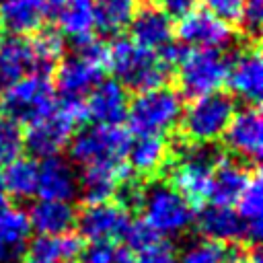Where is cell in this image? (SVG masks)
<instances>
[{
    "label": "cell",
    "mask_w": 263,
    "mask_h": 263,
    "mask_svg": "<svg viewBox=\"0 0 263 263\" xmlns=\"http://www.w3.org/2000/svg\"><path fill=\"white\" fill-rule=\"evenodd\" d=\"M109 45L92 33L72 39V53L62 55L53 68L58 97L84 99L105 76Z\"/></svg>",
    "instance_id": "1"
},
{
    "label": "cell",
    "mask_w": 263,
    "mask_h": 263,
    "mask_svg": "<svg viewBox=\"0 0 263 263\" xmlns=\"http://www.w3.org/2000/svg\"><path fill=\"white\" fill-rule=\"evenodd\" d=\"M107 68L113 72L115 80L134 92H142L164 84L168 76L166 64L156 51L138 45L132 39L117 37L107 49Z\"/></svg>",
    "instance_id": "2"
},
{
    "label": "cell",
    "mask_w": 263,
    "mask_h": 263,
    "mask_svg": "<svg viewBox=\"0 0 263 263\" xmlns=\"http://www.w3.org/2000/svg\"><path fill=\"white\" fill-rule=\"evenodd\" d=\"M183 97L171 86H154L136 97L127 105L125 121L129 132L138 136H166L179 125L183 113Z\"/></svg>",
    "instance_id": "3"
},
{
    "label": "cell",
    "mask_w": 263,
    "mask_h": 263,
    "mask_svg": "<svg viewBox=\"0 0 263 263\" xmlns=\"http://www.w3.org/2000/svg\"><path fill=\"white\" fill-rule=\"evenodd\" d=\"M222 156L224 154L212 144H187L175 160L168 175L171 185L193 210H199L208 201L212 173Z\"/></svg>",
    "instance_id": "4"
},
{
    "label": "cell",
    "mask_w": 263,
    "mask_h": 263,
    "mask_svg": "<svg viewBox=\"0 0 263 263\" xmlns=\"http://www.w3.org/2000/svg\"><path fill=\"white\" fill-rule=\"evenodd\" d=\"M234 113V99L222 90L191 99L179 119L181 136L187 144H214L222 138Z\"/></svg>",
    "instance_id": "5"
},
{
    "label": "cell",
    "mask_w": 263,
    "mask_h": 263,
    "mask_svg": "<svg viewBox=\"0 0 263 263\" xmlns=\"http://www.w3.org/2000/svg\"><path fill=\"white\" fill-rule=\"evenodd\" d=\"M58 92L49 76L27 74L10 84L2 92V115L16 121L18 125H29L55 109Z\"/></svg>",
    "instance_id": "6"
},
{
    "label": "cell",
    "mask_w": 263,
    "mask_h": 263,
    "mask_svg": "<svg viewBox=\"0 0 263 263\" xmlns=\"http://www.w3.org/2000/svg\"><path fill=\"white\" fill-rule=\"evenodd\" d=\"M228 62L224 49H187L177 66V92L191 101L220 90L226 84Z\"/></svg>",
    "instance_id": "7"
},
{
    "label": "cell",
    "mask_w": 263,
    "mask_h": 263,
    "mask_svg": "<svg viewBox=\"0 0 263 263\" xmlns=\"http://www.w3.org/2000/svg\"><path fill=\"white\" fill-rule=\"evenodd\" d=\"M129 132L121 125L92 123L70 138V158L82 166L125 160L129 148Z\"/></svg>",
    "instance_id": "8"
},
{
    "label": "cell",
    "mask_w": 263,
    "mask_h": 263,
    "mask_svg": "<svg viewBox=\"0 0 263 263\" xmlns=\"http://www.w3.org/2000/svg\"><path fill=\"white\" fill-rule=\"evenodd\" d=\"M144 220L158 234H177L193 220V208L171 183H152L144 195Z\"/></svg>",
    "instance_id": "9"
},
{
    "label": "cell",
    "mask_w": 263,
    "mask_h": 263,
    "mask_svg": "<svg viewBox=\"0 0 263 263\" xmlns=\"http://www.w3.org/2000/svg\"><path fill=\"white\" fill-rule=\"evenodd\" d=\"M226 84L230 92L245 101L247 105L259 107L263 95V64H261V49L259 39H249L242 43L228 62Z\"/></svg>",
    "instance_id": "10"
},
{
    "label": "cell",
    "mask_w": 263,
    "mask_h": 263,
    "mask_svg": "<svg viewBox=\"0 0 263 263\" xmlns=\"http://www.w3.org/2000/svg\"><path fill=\"white\" fill-rule=\"evenodd\" d=\"M173 37H177V41L185 47L226 49L234 39V29L210 10L195 8L179 18L177 27H173Z\"/></svg>",
    "instance_id": "11"
},
{
    "label": "cell",
    "mask_w": 263,
    "mask_h": 263,
    "mask_svg": "<svg viewBox=\"0 0 263 263\" xmlns=\"http://www.w3.org/2000/svg\"><path fill=\"white\" fill-rule=\"evenodd\" d=\"M76 125L78 123L72 117H68L55 103V109L49 115L27 125V132L23 134V146L35 158L55 156L70 144Z\"/></svg>",
    "instance_id": "12"
},
{
    "label": "cell",
    "mask_w": 263,
    "mask_h": 263,
    "mask_svg": "<svg viewBox=\"0 0 263 263\" xmlns=\"http://www.w3.org/2000/svg\"><path fill=\"white\" fill-rule=\"evenodd\" d=\"M224 146L242 160L257 162L263 150V119L259 107L247 105L240 111H234L224 134Z\"/></svg>",
    "instance_id": "13"
},
{
    "label": "cell",
    "mask_w": 263,
    "mask_h": 263,
    "mask_svg": "<svg viewBox=\"0 0 263 263\" xmlns=\"http://www.w3.org/2000/svg\"><path fill=\"white\" fill-rule=\"evenodd\" d=\"M129 214L115 201L86 203L80 214H76L78 234L90 242H111L121 238Z\"/></svg>",
    "instance_id": "14"
},
{
    "label": "cell",
    "mask_w": 263,
    "mask_h": 263,
    "mask_svg": "<svg viewBox=\"0 0 263 263\" xmlns=\"http://www.w3.org/2000/svg\"><path fill=\"white\" fill-rule=\"evenodd\" d=\"M129 97L127 90L113 78V80H101L86 97V119L101 123V125H121L125 121Z\"/></svg>",
    "instance_id": "15"
},
{
    "label": "cell",
    "mask_w": 263,
    "mask_h": 263,
    "mask_svg": "<svg viewBox=\"0 0 263 263\" xmlns=\"http://www.w3.org/2000/svg\"><path fill=\"white\" fill-rule=\"evenodd\" d=\"M78 191V177L72 164L64 158L47 156L37 164V187L35 195L39 199L51 201H70Z\"/></svg>",
    "instance_id": "16"
},
{
    "label": "cell",
    "mask_w": 263,
    "mask_h": 263,
    "mask_svg": "<svg viewBox=\"0 0 263 263\" xmlns=\"http://www.w3.org/2000/svg\"><path fill=\"white\" fill-rule=\"evenodd\" d=\"M129 175H132V168L125 160L84 166V173L80 175V181H78L84 203L111 201L121 181H125Z\"/></svg>",
    "instance_id": "17"
},
{
    "label": "cell",
    "mask_w": 263,
    "mask_h": 263,
    "mask_svg": "<svg viewBox=\"0 0 263 263\" xmlns=\"http://www.w3.org/2000/svg\"><path fill=\"white\" fill-rule=\"evenodd\" d=\"M255 171H251L247 164L222 156L212 173V185H210V197L214 205H224V208H234L240 193L249 185L251 177Z\"/></svg>",
    "instance_id": "18"
},
{
    "label": "cell",
    "mask_w": 263,
    "mask_h": 263,
    "mask_svg": "<svg viewBox=\"0 0 263 263\" xmlns=\"http://www.w3.org/2000/svg\"><path fill=\"white\" fill-rule=\"evenodd\" d=\"M31 224L16 205H0V263H18L29 247Z\"/></svg>",
    "instance_id": "19"
},
{
    "label": "cell",
    "mask_w": 263,
    "mask_h": 263,
    "mask_svg": "<svg viewBox=\"0 0 263 263\" xmlns=\"http://www.w3.org/2000/svg\"><path fill=\"white\" fill-rule=\"evenodd\" d=\"M45 8V18L58 25L62 35L72 39L84 37L95 29L92 0H41Z\"/></svg>",
    "instance_id": "20"
},
{
    "label": "cell",
    "mask_w": 263,
    "mask_h": 263,
    "mask_svg": "<svg viewBox=\"0 0 263 263\" xmlns=\"http://www.w3.org/2000/svg\"><path fill=\"white\" fill-rule=\"evenodd\" d=\"M127 27L132 33V41L152 51L173 41V18H168L152 4H138Z\"/></svg>",
    "instance_id": "21"
},
{
    "label": "cell",
    "mask_w": 263,
    "mask_h": 263,
    "mask_svg": "<svg viewBox=\"0 0 263 263\" xmlns=\"http://www.w3.org/2000/svg\"><path fill=\"white\" fill-rule=\"evenodd\" d=\"M247 222L234 208L224 205H201L197 210V230L208 240L218 242H245Z\"/></svg>",
    "instance_id": "22"
},
{
    "label": "cell",
    "mask_w": 263,
    "mask_h": 263,
    "mask_svg": "<svg viewBox=\"0 0 263 263\" xmlns=\"http://www.w3.org/2000/svg\"><path fill=\"white\" fill-rule=\"evenodd\" d=\"M171 156L173 154L164 136H138L134 142H129L125 162L129 164L132 173L152 177L166 166Z\"/></svg>",
    "instance_id": "23"
},
{
    "label": "cell",
    "mask_w": 263,
    "mask_h": 263,
    "mask_svg": "<svg viewBox=\"0 0 263 263\" xmlns=\"http://www.w3.org/2000/svg\"><path fill=\"white\" fill-rule=\"evenodd\" d=\"M33 72H35V62H33V49L29 39L18 35H10L8 39H2L0 41V95L18 78Z\"/></svg>",
    "instance_id": "24"
},
{
    "label": "cell",
    "mask_w": 263,
    "mask_h": 263,
    "mask_svg": "<svg viewBox=\"0 0 263 263\" xmlns=\"http://www.w3.org/2000/svg\"><path fill=\"white\" fill-rule=\"evenodd\" d=\"M29 216L31 230L45 234V236H58L64 232H70L76 224V212L70 205V201H51V199H39Z\"/></svg>",
    "instance_id": "25"
},
{
    "label": "cell",
    "mask_w": 263,
    "mask_h": 263,
    "mask_svg": "<svg viewBox=\"0 0 263 263\" xmlns=\"http://www.w3.org/2000/svg\"><path fill=\"white\" fill-rule=\"evenodd\" d=\"M140 0H92L95 29L101 35L117 37L127 29Z\"/></svg>",
    "instance_id": "26"
},
{
    "label": "cell",
    "mask_w": 263,
    "mask_h": 263,
    "mask_svg": "<svg viewBox=\"0 0 263 263\" xmlns=\"http://www.w3.org/2000/svg\"><path fill=\"white\" fill-rule=\"evenodd\" d=\"M33 35L35 37L29 39L31 49H33V62H35V72L33 74L51 76L55 64L60 62V58L64 55V49H66L64 35L55 27H47V29L41 27Z\"/></svg>",
    "instance_id": "27"
},
{
    "label": "cell",
    "mask_w": 263,
    "mask_h": 263,
    "mask_svg": "<svg viewBox=\"0 0 263 263\" xmlns=\"http://www.w3.org/2000/svg\"><path fill=\"white\" fill-rule=\"evenodd\" d=\"M37 164L39 162H35V158H29V156H16L8 164H4L2 181H4V189L10 197L27 199V197L35 195Z\"/></svg>",
    "instance_id": "28"
},
{
    "label": "cell",
    "mask_w": 263,
    "mask_h": 263,
    "mask_svg": "<svg viewBox=\"0 0 263 263\" xmlns=\"http://www.w3.org/2000/svg\"><path fill=\"white\" fill-rule=\"evenodd\" d=\"M245 251L240 242H218V240H201L189 247L181 263H238Z\"/></svg>",
    "instance_id": "29"
},
{
    "label": "cell",
    "mask_w": 263,
    "mask_h": 263,
    "mask_svg": "<svg viewBox=\"0 0 263 263\" xmlns=\"http://www.w3.org/2000/svg\"><path fill=\"white\" fill-rule=\"evenodd\" d=\"M234 208H236L238 216L245 222H261V214H263V183H261L259 171L253 173L249 185L240 193V197H238Z\"/></svg>",
    "instance_id": "30"
},
{
    "label": "cell",
    "mask_w": 263,
    "mask_h": 263,
    "mask_svg": "<svg viewBox=\"0 0 263 263\" xmlns=\"http://www.w3.org/2000/svg\"><path fill=\"white\" fill-rule=\"evenodd\" d=\"M23 150V132L21 125L6 115H0V166L8 164Z\"/></svg>",
    "instance_id": "31"
},
{
    "label": "cell",
    "mask_w": 263,
    "mask_h": 263,
    "mask_svg": "<svg viewBox=\"0 0 263 263\" xmlns=\"http://www.w3.org/2000/svg\"><path fill=\"white\" fill-rule=\"evenodd\" d=\"M156 238H160V234H158L144 218H136V220L129 218V222L125 224V228H123V232H121L123 247L129 249V251H134V253H138L140 249L148 247V245L154 242Z\"/></svg>",
    "instance_id": "32"
},
{
    "label": "cell",
    "mask_w": 263,
    "mask_h": 263,
    "mask_svg": "<svg viewBox=\"0 0 263 263\" xmlns=\"http://www.w3.org/2000/svg\"><path fill=\"white\" fill-rule=\"evenodd\" d=\"M86 263H134V255L123 245L111 242H92L88 251H84Z\"/></svg>",
    "instance_id": "33"
},
{
    "label": "cell",
    "mask_w": 263,
    "mask_h": 263,
    "mask_svg": "<svg viewBox=\"0 0 263 263\" xmlns=\"http://www.w3.org/2000/svg\"><path fill=\"white\" fill-rule=\"evenodd\" d=\"M144 195H146V185H142L138 179H134L129 175L125 181H121V185L117 187L113 197H115V203H119L127 214H132V212L142 210Z\"/></svg>",
    "instance_id": "34"
},
{
    "label": "cell",
    "mask_w": 263,
    "mask_h": 263,
    "mask_svg": "<svg viewBox=\"0 0 263 263\" xmlns=\"http://www.w3.org/2000/svg\"><path fill=\"white\" fill-rule=\"evenodd\" d=\"M134 263H177V251L166 238H156L134 255Z\"/></svg>",
    "instance_id": "35"
},
{
    "label": "cell",
    "mask_w": 263,
    "mask_h": 263,
    "mask_svg": "<svg viewBox=\"0 0 263 263\" xmlns=\"http://www.w3.org/2000/svg\"><path fill=\"white\" fill-rule=\"evenodd\" d=\"M263 23V0H245L238 25L249 39H259V29Z\"/></svg>",
    "instance_id": "36"
},
{
    "label": "cell",
    "mask_w": 263,
    "mask_h": 263,
    "mask_svg": "<svg viewBox=\"0 0 263 263\" xmlns=\"http://www.w3.org/2000/svg\"><path fill=\"white\" fill-rule=\"evenodd\" d=\"M58 247H60L62 263H70V261H76L80 255H84L86 240L80 234L70 230V232H64V234H58Z\"/></svg>",
    "instance_id": "37"
},
{
    "label": "cell",
    "mask_w": 263,
    "mask_h": 263,
    "mask_svg": "<svg viewBox=\"0 0 263 263\" xmlns=\"http://www.w3.org/2000/svg\"><path fill=\"white\" fill-rule=\"evenodd\" d=\"M208 10L226 23H238L245 0H203Z\"/></svg>",
    "instance_id": "38"
},
{
    "label": "cell",
    "mask_w": 263,
    "mask_h": 263,
    "mask_svg": "<svg viewBox=\"0 0 263 263\" xmlns=\"http://www.w3.org/2000/svg\"><path fill=\"white\" fill-rule=\"evenodd\" d=\"M154 8L164 12L168 18H181L199 6V0H148Z\"/></svg>",
    "instance_id": "39"
},
{
    "label": "cell",
    "mask_w": 263,
    "mask_h": 263,
    "mask_svg": "<svg viewBox=\"0 0 263 263\" xmlns=\"http://www.w3.org/2000/svg\"><path fill=\"white\" fill-rule=\"evenodd\" d=\"M18 263H51V261H47V259L41 257V255H35V253H31V251H27L25 257H23Z\"/></svg>",
    "instance_id": "40"
},
{
    "label": "cell",
    "mask_w": 263,
    "mask_h": 263,
    "mask_svg": "<svg viewBox=\"0 0 263 263\" xmlns=\"http://www.w3.org/2000/svg\"><path fill=\"white\" fill-rule=\"evenodd\" d=\"M238 263H261V255H259L257 251H253V253H245L242 259H240Z\"/></svg>",
    "instance_id": "41"
},
{
    "label": "cell",
    "mask_w": 263,
    "mask_h": 263,
    "mask_svg": "<svg viewBox=\"0 0 263 263\" xmlns=\"http://www.w3.org/2000/svg\"><path fill=\"white\" fill-rule=\"evenodd\" d=\"M6 199H8V193H6V189H4V181H2V171H0V205H4V203H6Z\"/></svg>",
    "instance_id": "42"
},
{
    "label": "cell",
    "mask_w": 263,
    "mask_h": 263,
    "mask_svg": "<svg viewBox=\"0 0 263 263\" xmlns=\"http://www.w3.org/2000/svg\"><path fill=\"white\" fill-rule=\"evenodd\" d=\"M2 31H4V29H2V23H0V41H2Z\"/></svg>",
    "instance_id": "43"
},
{
    "label": "cell",
    "mask_w": 263,
    "mask_h": 263,
    "mask_svg": "<svg viewBox=\"0 0 263 263\" xmlns=\"http://www.w3.org/2000/svg\"><path fill=\"white\" fill-rule=\"evenodd\" d=\"M70 263H76V261H70Z\"/></svg>",
    "instance_id": "44"
}]
</instances>
